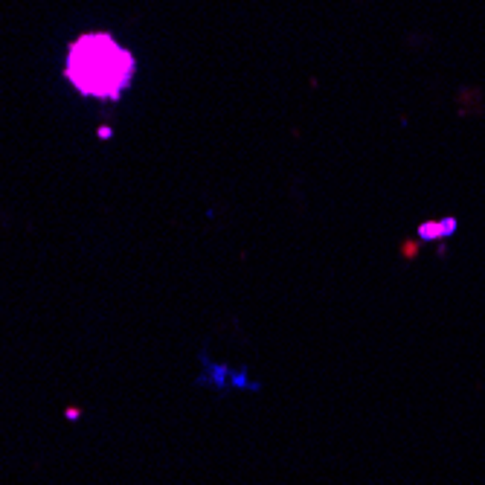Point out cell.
Wrapping results in <instances>:
<instances>
[{"instance_id":"1","label":"cell","mask_w":485,"mask_h":485,"mask_svg":"<svg viewBox=\"0 0 485 485\" xmlns=\"http://www.w3.org/2000/svg\"><path fill=\"white\" fill-rule=\"evenodd\" d=\"M137 58L108 32H85L67 50L64 76L67 82L93 99H120L131 85Z\"/></svg>"},{"instance_id":"2","label":"cell","mask_w":485,"mask_h":485,"mask_svg":"<svg viewBox=\"0 0 485 485\" xmlns=\"http://www.w3.org/2000/svg\"><path fill=\"white\" fill-rule=\"evenodd\" d=\"M457 233V218H445L442 224L439 221H427L418 227V236H422L425 241L430 238H445V236H454Z\"/></svg>"}]
</instances>
